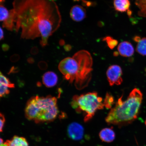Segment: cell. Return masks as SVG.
<instances>
[{
  "label": "cell",
  "instance_id": "16",
  "mask_svg": "<svg viewBox=\"0 0 146 146\" xmlns=\"http://www.w3.org/2000/svg\"><path fill=\"white\" fill-rule=\"evenodd\" d=\"M114 103L113 97L109 93H107L103 102L106 108L108 109L111 108Z\"/></svg>",
  "mask_w": 146,
  "mask_h": 146
},
{
  "label": "cell",
  "instance_id": "34",
  "mask_svg": "<svg viewBox=\"0 0 146 146\" xmlns=\"http://www.w3.org/2000/svg\"><path fill=\"white\" fill-rule=\"evenodd\" d=\"M145 125L146 126V119L145 121Z\"/></svg>",
  "mask_w": 146,
  "mask_h": 146
},
{
  "label": "cell",
  "instance_id": "1",
  "mask_svg": "<svg viewBox=\"0 0 146 146\" xmlns=\"http://www.w3.org/2000/svg\"><path fill=\"white\" fill-rule=\"evenodd\" d=\"M13 5L16 32L21 30L23 39L41 37V46H46L48 38L58 30L61 22L56 3L49 0H14Z\"/></svg>",
  "mask_w": 146,
  "mask_h": 146
},
{
  "label": "cell",
  "instance_id": "14",
  "mask_svg": "<svg viewBox=\"0 0 146 146\" xmlns=\"http://www.w3.org/2000/svg\"><path fill=\"white\" fill-rule=\"evenodd\" d=\"M7 141L8 146H29L27 140L23 137L15 136L11 140Z\"/></svg>",
  "mask_w": 146,
  "mask_h": 146
},
{
  "label": "cell",
  "instance_id": "2",
  "mask_svg": "<svg viewBox=\"0 0 146 146\" xmlns=\"http://www.w3.org/2000/svg\"><path fill=\"white\" fill-rule=\"evenodd\" d=\"M93 60L88 51L82 50L75 54L72 58L63 59L58 68L64 78L70 83H74L76 88L81 90L88 85L92 78Z\"/></svg>",
  "mask_w": 146,
  "mask_h": 146
},
{
  "label": "cell",
  "instance_id": "19",
  "mask_svg": "<svg viewBox=\"0 0 146 146\" xmlns=\"http://www.w3.org/2000/svg\"><path fill=\"white\" fill-rule=\"evenodd\" d=\"M1 21H4L9 17V12L3 5H1Z\"/></svg>",
  "mask_w": 146,
  "mask_h": 146
},
{
  "label": "cell",
  "instance_id": "24",
  "mask_svg": "<svg viewBox=\"0 0 146 146\" xmlns=\"http://www.w3.org/2000/svg\"><path fill=\"white\" fill-rule=\"evenodd\" d=\"M38 52V49L37 47L35 46L33 47L31 50V53L32 54L35 55L37 54Z\"/></svg>",
  "mask_w": 146,
  "mask_h": 146
},
{
  "label": "cell",
  "instance_id": "23",
  "mask_svg": "<svg viewBox=\"0 0 146 146\" xmlns=\"http://www.w3.org/2000/svg\"><path fill=\"white\" fill-rule=\"evenodd\" d=\"M20 56L18 54H14L11 56L10 58L11 61L13 62H17L20 59Z\"/></svg>",
  "mask_w": 146,
  "mask_h": 146
},
{
  "label": "cell",
  "instance_id": "5",
  "mask_svg": "<svg viewBox=\"0 0 146 146\" xmlns=\"http://www.w3.org/2000/svg\"><path fill=\"white\" fill-rule=\"evenodd\" d=\"M35 98L38 115L34 121L38 123L53 121L59 113L56 98L51 96L46 97L36 96Z\"/></svg>",
  "mask_w": 146,
  "mask_h": 146
},
{
  "label": "cell",
  "instance_id": "25",
  "mask_svg": "<svg viewBox=\"0 0 146 146\" xmlns=\"http://www.w3.org/2000/svg\"><path fill=\"white\" fill-rule=\"evenodd\" d=\"M10 47L9 45L6 44H4L2 45V48L3 51L5 52H6V51L8 50H9Z\"/></svg>",
  "mask_w": 146,
  "mask_h": 146
},
{
  "label": "cell",
  "instance_id": "29",
  "mask_svg": "<svg viewBox=\"0 0 146 146\" xmlns=\"http://www.w3.org/2000/svg\"><path fill=\"white\" fill-rule=\"evenodd\" d=\"M27 61L30 64H33L34 62V60L33 58L30 57L28 58L27 60Z\"/></svg>",
  "mask_w": 146,
  "mask_h": 146
},
{
  "label": "cell",
  "instance_id": "30",
  "mask_svg": "<svg viewBox=\"0 0 146 146\" xmlns=\"http://www.w3.org/2000/svg\"><path fill=\"white\" fill-rule=\"evenodd\" d=\"M17 68H16V67H12L11 69V70L10 71V72L9 73H11L12 72H17Z\"/></svg>",
  "mask_w": 146,
  "mask_h": 146
},
{
  "label": "cell",
  "instance_id": "13",
  "mask_svg": "<svg viewBox=\"0 0 146 146\" xmlns=\"http://www.w3.org/2000/svg\"><path fill=\"white\" fill-rule=\"evenodd\" d=\"M130 5L129 0H114L115 9L118 12H124L129 11Z\"/></svg>",
  "mask_w": 146,
  "mask_h": 146
},
{
  "label": "cell",
  "instance_id": "26",
  "mask_svg": "<svg viewBox=\"0 0 146 146\" xmlns=\"http://www.w3.org/2000/svg\"><path fill=\"white\" fill-rule=\"evenodd\" d=\"M72 48V46L70 45L67 44L65 45L64 46V49L66 52H69V51H70Z\"/></svg>",
  "mask_w": 146,
  "mask_h": 146
},
{
  "label": "cell",
  "instance_id": "32",
  "mask_svg": "<svg viewBox=\"0 0 146 146\" xmlns=\"http://www.w3.org/2000/svg\"><path fill=\"white\" fill-rule=\"evenodd\" d=\"M0 1H1V5H3V3L5 1V0H0Z\"/></svg>",
  "mask_w": 146,
  "mask_h": 146
},
{
  "label": "cell",
  "instance_id": "10",
  "mask_svg": "<svg viewBox=\"0 0 146 146\" xmlns=\"http://www.w3.org/2000/svg\"><path fill=\"white\" fill-rule=\"evenodd\" d=\"M42 82L43 84L46 87L48 88L53 87L58 83V76L53 72H47L43 76Z\"/></svg>",
  "mask_w": 146,
  "mask_h": 146
},
{
  "label": "cell",
  "instance_id": "15",
  "mask_svg": "<svg viewBox=\"0 0 146 146\" xmlns=\"http://www.w3.org/2000/svg\"><path fill=\"white\" fill-rule=\"evenodd\" d=\"M136 50L139 54L146 56V38H141L137 42Z\"/></svg>",
  "mask_w": 146,
  "mask_h": 146
},
{
  "label": "cell",
  "instance_id": "27",
  "mask_svg": "<svg viewBox=\"0 0 146 146\" xmlns=\"http://www.w3.org/2000/svg\"><path fill=\"white\" fill-rule=\"evenodd\" d=\"M0 146H8V142L7 141L4 142L2 139L1 138V145Z\"/></svg>",
  "mask_w": 146,
  "mask_h": 146
},
{
  "label": "cell",
  "instance_id": "17",
  "mask_svg": "<svg viewBox=\"0 0 146 146\" xmlns=\"http://www.w3.org/2000/svg\"><path fill=\"white\" fill-rule=\"evenodd\" d=\"M103 41L106 42L108 46L111 50L114 48L118 43V42L117 40L114 39L110 36H107L104 38Z\"/></svg>",
  "mask_w": 146,
  "mask_h": 146
},
{
  "label": "cell",
  "instance_id": "18",
  "mask_svg": "<svg viewBox=\"0 0 146 146\" xmlns=\"http://www.w3.org/2000/svg\"><path fill=\"white\" fill-rule=\"evenodd\" d=\"M0 84L5 85L9 88H14L15 85L9 80L8 78L5 76L1 72L0 73Z\"/></svg>",
  "mask_w": 146,
  "mask_h": 146
},
{
  "label": "cell",
  "instance_id": "22",
  "mask_svg": "<svg viewBox=\"0 0 146 146\" xmlns=\"http://www.w3.org/2000/svg\"><path fill=\"white\" fill-rule=\"evenodd\" d=\"M38 66L39 68L42 70H45L48 67L47 63L44 61L40 62L38 64Z\"/></svg>",
  "mask_w": 146,
  "mask_h": 146
},
{
  "label": "cell",
  "instance_id": "11",
  "mask_svg": "<svg viewBox=\"0 0 146 146\" xmlns=\"http://www.w3.org/2000/svg\"><path fill=\"white\" fill-rule=\"evenodd\" d=\"M99 136L102 141L110 143L113 141L115 138V134L112 129L105 128L100 131Z\"/></svg>",
  "mask_w": 146,
  "mask_h": 146
},
{
  "label": "cell",
  "instance_id": "7",
  "mask_svg": "<svg viewBox=\"0 0 146 146\" xmlns=\"http://www.w3.org/2000/svg\"><path fill=\"white\" fill-rule=\"evenodd\" d=\"M68 134L69 137L73 140H81L83 137L84 128L80 124L74 122L68 126Z\"/></svg>",
  "mask_w": 146,
  "mask_h": 146
},
{
  "label": "cell",
  "instance_id": "21",
  "mask_svg": "<svg viewBox=\"0 0 146 146\" xmlns=\"http://www.w3.org/2000/svg\"><path fill=\"white\" fill-rule=\"evenodd\" d=\"M0 120H1V129H0V131H1V132H2L3 131L5 120L4 115L1 113V114H0Z\"/></svg>",
  "mask_w": 146,
  "mask_h": 146
},
{
  "label": "cell",
  "instance_id": "8",
  "mask_svg": "<svg viewBox=\"0 0 146 146\" xmlns=\"http://www.w3.org/2000/svg\"><path fill=\"white\" fill-rule=\"evenodd\" d=\"M70 14L71 18L76 22L81 21L86 17V10L80 5L73 6L71 9Z\"/></svg>",
  "mask_w": 146,
  "mask_h": 146
},
{
  "label": "cell",
  "instance_id": "9",
  "mask_svg": "<svg viewBox=\"0 0 146 146\" xmlns=\"http://www.w3.org/2000/svg\"><path fill=\"white\" fill-rule=\"evenodd\" d=\"M118 50L120 55L124 57H129L134 54V47L131 43L123 41L120 43L118 47Z\"/></svg>",
  "mask_w": 146,
  "mask_h": 146
},
{
  "label": "cell",
  "instance_id": "3",
  "mask_svg": "<svg viewBox=\"0 0 146 146\" xmlns=\"http://www.w3.org/2000/svg\"><path fill=\"white\" fill-rule=\"evenodd\" d=\"M142 100L141 91L137 88L133 89L125 101L123 96L119 98L106 118V122L109 125L119 127L132 123L138 117Z\"/></svg>",
  "mask_w": 146,
  "mask_h": 146
},
{
  "label": "cell",
  "instance_id": "33",
  "mask_svg": "<svg viewBox=\"0 0 146 146\" xmlns=\"http://www.w3.org/2000/svg\"><path fill=\"white\" fill-rule=\"evenodd\" d=\"M49 1H56V0H49Z\"/></svg>",
  "mask_w": 146,
  "mask_h": 146
},
{
  "label": "cell",
  "instance_id": "35",
  "mask_svg": "<svg viewBox=\"0 0 146 146\" xmlns=\"http://www.w3.org/2000/svg\"><path fill=\"white\" fill-rule=\"evenodd\" d=\"M74 1H79V0H74Z\"/></svg>",
  "mask_w": 146,
  "mask_h": 146
},
{
  "label": "cell",
  "instance_id": "31",
  "mask_svg": "<svg viewBox=\"0 0 146 146\" xmlns=\"http://www.w3.org/2000/svg\"><path fill=\"white\" fill-rule=\"evenodd\" d=\"M65 42L63 40H61L59 41V44L60 45L63 46L65 44Z\"/></svg>",
  "mask_w": 146,
  "mask_h": 146
},
{
  "label": "cell",
  "instance_id": "20",
  "mask_svg": "<svg viewBox=\"0 0 146 146\" xmlns=\"http://www.w3.org/2000/svg\"><path fill=\"white\" fill-rule=\"evenodd\" d=\"M1 85V91H0V96L2 98L3 97L9 94L10 92V91L9 90V88L5 85Z\"/></svg>",
  "mask_w": 146,
  "mask_h": 146
},
{
  "label": "cell",
  "instance_id": "6",
  "mask_svg": "<svg viewBox=\"0 0 146 146\" xmlns=\"http://www.w3.org/2000/svg\"><path fill=\"white\" fill-rule=\"evenodd\" d=\"M106 74L109 85L111 86L115 85H120L123 82L122 77L123 72L119 66L116 65L111 66L108 69Z\"/></svg>",
  "mask_w": 146,
  "mask_h": 146
},
{
  "label": "cell",
  "instance_id": "12",
  "mask_svg": "<svg viewBox=\"0 0 146 146\" xmlns=\"http://www.w3.org/2000/svg\"><path fill=\"white\" fill-rule=\"evenodd\" d=\"M15 15L13 9L9 11L8 18L3 22V27L10 31L15 30Z\"/></svg>",
  "mask_w": 146,
  "mask_h": 146
},
{
  "label": "cell",
  "instance_id": "28",
  "mask_svg": "<svg viewBox=\"0 0 146 146\" xmlns=\"http://www.w3.org/2000/svg\"><path fill=\"white\" fill-rule=\"evenodd\" d=\"M4 32L2 29L1 27V36H0V39L1 40H2L4 39Z\"/></svg>",
  "mask_w": 146,
  "mask_h": 146
},
{
  "label": "cell",
  "instance_id": "4",
  "mask_svg": "<svg viewBox=\"0 0 146 146\" xmlns=\"http://www.w3.org/2000/svg\"><path fill=\"white\" fill-rule=\"evenodd\" d=\"M71 105L76 112H84L85 122L90 120L98 110L103 109L105 107L103 98L98 96V93L95 92L74 96Z\"/></svg>",
  "mask_w": 146,
  "mask_h": 146
}]
</instances>
